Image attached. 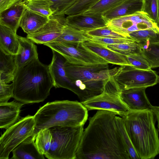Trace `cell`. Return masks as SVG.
<instances>
[{
  "label": "cell",
  "mask_w": 159,
  "mask_h": 159,
  "mask_svg": "<svg viewBox=\"0 0 159 159\" xmlns=\"http://www.w3.org/2000/svg\"><path fill=\"white\" fill-rule=\"evenodd\" d=\"M116 113L99 110L89 118L76 159H130L117 125Z\"/></svg>",
  "instance_id": "6da1fadb"
},
{
  "label": "cell",
  "mask_w": 159,
  "mask_h": 159,
  "mask_svg": "<svg viewBox=\"0 0 159 159\" xmlns=\"http://www.w3.org/2000/svg\"><path fill=\"white\" fill-rule=\"evenodd\" d=\"M12 83L13 98L24 105L43 101L54 87L48 65L38 58L18 68Z\"/></svg>",
  "instance_id": "7a4b0ae2"
},
{
  "label": "cell",
  "mask_w": 159,
  "mask_h": 159,
  "mask_svg": "<svg viewBox=\"0 0 159 159\" xmlns=\"http://www.w3.org/2000/svg\"><path fill=\"white\" fill-rule=\"evenodd\" d=\"M151 110H129L121 117L140 159H153L159 154L158 130Z\"/></svg>",
  "instance_id": "3957f363"
},
{
  "label": "cell",
  "mask_w": 159,
  "mask_h": 159,
  "mask_svg": "<svg viewBox=\"0 0 159 159\" xmlns=\"http://www.w3.org/2000/svg\"><path fill=\"white\" fill-rule=\"evenodd\" d=\"M88 116V110L81 102L68 100L48 102L34 116L35 126L32 136L35 138L41 130L53 126H83Z\"/></svg>",
  "instance_id": "277c9868"
},
{
  "label": "cell",
  "mask_w": 159,
  "mask_h": 159,
  "mask_svg": "<svg viewBox=\"0 0 159 159\" xmlns=\"http://www.w3.org/2000/svg\"><path fill=\"white\" fill-rule=\"evenodd\" d=\"M64 68L73 85L72 92L81 102L101 93L105 81L113 76L118 68L110 69L108 64L80 65L66 61Z\"/></svg>",
  "instance_id": "5b68a950"
},
{
  "label": "cell",
  "mask_w": 159,
  "mask_h": 159,
  "mask_svg": "<svg viewBox=\"0 0 159 159\" xmlns=\"http://www.w3.org/2000/svg\"><path fill=\"white\" fill-rule=\"evenodd\" d=\"M49 129L52 141L50 150L45 156L49 159H76L84 125L53 126Z\"/></svg>",
  "instance_id": "8992f818"
},
{
  "label": "cell",
  "mask_w": 159,
  "mask_h": 159,
  "mask_svg": "<svg viewBox=\"0 0 159 159\" xmlns=\"http://www.w3.org/2000/svg\"><path fill=\"white\" fill-rule=\"evenodd\" d=\"M122 90L112 76L105 81L101 93L81 103L88 111H110L122 117L129 110L121 98Z\"/></svg>",
  "instance_id": "52a82bcc"
},
{
  "label": "cell",
  "mask_w": 159,
  "mask_h": 159,
  "mask_svg": "<svg viewBox=\"0 0 159 159\" xmlns=\"http://www.w3.org/2000/svg\"><path fill=\"white\" fill-rule=\"evenodd\" d=\"M35 126L34 116L29 115L6 129L0 138V159H8L15 148L32 135Z\"/></svg>",
  "instance_id": "ba28073f"
},
{
  "label": "cell",
  "mask_w": 159,
  "mask_h": 159,
  "mask_svg": "<svg viewBox=\"0 0 159 159\" xmlns=\"http://www.w3.org/2000/svg\"><path fill=\"white\" fill-rule=\"evenodd\" d=\"M62 55L68 62L80 65L108 64L104 59L84 48L80 43L54 42L44 44Z\"/></svg>",
  "instance_id": "9c48e42d"
},
{
  "label": "cell",
  "mask_w": 159,
  "mask_h": 159,
  "mask_svg": "<svg viewBox=\"0 0 159 159\" xmlns=\"http://www.w3.org/2000/svg\"><path fill=\"white\" fill-rule=\"evenodd\" d=\"M122 89L147 88L158 83L159 76L152 69L142 70L131 65L121 66L113 76Z\"/></svg>",
  "instance_id": "30bf717a"
},
{
  "label": "cell",
  "mask_w": 159,
  "mask_h": 159,
  "mask_svg": "<svg viewBox=\"0 0 159 159\" xmlns=\"http://www.w3.org/2000/svg\"><path fill=\"white\" fill-rule=\"evenodd\" d=\"M107 26L114 31L129 38V34L134 32L159 29L157 24L143 11L112 19L107 22Z\"/></svg>",
  "instance_id": "8fae6325"
},
{
  "label": "cell",
  "mask_w": 159,
  "mask_h": 159,
  "mask_svg": "<svg viewBox=\"0 0 159 159\" xmlns=\"http://www.w3.org/2000/svg\"><path fill=\"white\" fill-rule=\"evenodd\" d=\"M66 25L65 15H52L42 27L35 32L27 34L26 37L34 43L44 45L57 39Z\"/></svg>",
  "instance_id": "7c38bea8"
},
{
  "label": "cell",
  "mask_w": 159,
  "mask_h": 159,
  "mask_svg": "<svg viewBox=\"0 0 159 159\" xmlns=\"http://www.w3.org/2000/svg\"><path fill=\"white\" fill-rule=\"evenodd\" d=\"M53 56L48 65L49 70L55 88H62L73 91V85L67 76L64 68L65 58L56 51L52 50Z\"/></svg>",
  "instance_id": "4fadbf2b"
},
{
  "label": "cell",
  "mask_w": 159,
  "mask_h": 159,
  "mask_svg": "<svg viewBox=\"0 0 159 159\" xmlns=\"http://www.w3.org/2000/svg\"><path fill=\"white\" fill-rule=\"evenodd\" d=\"M66 18L67 25L85 32L107 25L102 15L82 14L68 15Z\"/></svg>",
  "instance_id": "5bb4252c"
},
{
  "label": "cell",
  "mask_w": 159,
  "mask_h": 159,
  "mask_svg": "<svg viewBox=\"0 0 159 159\" xmlns=\"http://www.w3.org/2000/svg\"><path fill=\"white\" fill-rule=\"evenodd\" d=\"M146 88H140L122 89L121 98L129 110H151L152 105L146 94Z\"/></svg>",
  "instance_id": "9a60e30c"
},
{
  "label": "cell",
  "mask_w": 159,
  "mask_h": 159,
  "mask_svg": "<svg viewBox=\"0 0 159 159\" xmlns=\"http://www.w3.org/2000/svg\"><path fill=\"white\" fill-rule=\"evenodd\" d=\"M82 44L84 48L97 54L109 63L120 66L130 65L125 55L110 50L104 45L89 40L82 43Z\"/></svg>",
  "instance_id": "2e32d148"
},
{
  "label": "cell",
  "mask_w": 159,
  "mask_h": 159,
  "mask_svg": "<svg viewBox=\"0 0 159 159\" xmlns=\"http://www.w3.org/2000/svg\"><path fill=\"white\" fill-rule=\"evenodd\" d=\"M24 105L14 101L0 103V128L7 129L18 121L21 108Z\"/></svg>",
  "instance_id": "e0dca14e"
},
{
  "label": "cell",
  "mask_w": 159,
  "mask_h": 159,
  "mask_svg": "<svg viewBox=\"0 0 159 159\" xmlns=\"http://www.w3.org/2000/svg\"><path fill=\"white\" fill-rule=\"evenodd\" d=\"M19 48L15 55L16 62L18 68L22 67L35 59L38 58L37 47L34 43L27 37L18 35Z\"/></svg>",
  "instance_id": "ac0fdd59"
},
{
  "label": "cell",
  "mask_w": 159,
  "mask_h": 159,
  "mask_svg": "<svg viewBox=\"0 0 159 159\" xmlns=\"http://www.w3.org/2000/svg\"><path fill=\"white\" fill-rule=\"evenodd\" d=\"M26 8L23 1L0 13V25L16 33L21 18Z\"/></svg>",
  "instance_id": "d6986e66"
},
{
  "label": "cell",
  "mask_w": 159,
  "mask_h": 159,
  "mask_svg": "<svg viewBox=\"0 0 159 159\" xmlns=\"http://www.w3.org/2000/svg\"><path fill=\"white\" fill-rule=\"evenodd\" d=\"M35 138L31 136L20 143L12 151L13 159H44V155L39 150Z\"/></svg>",
  "instance_id": "ffe728a7"
},
{
  "label": "cell",
  "mask_w": 159,
  "mask_h": 159,
  "mask_svg": "<svg viewBox=\"0 0 159 159\" xmlns=\"http://www.w3.org/2000/svg\"><path fill=\"white\" fill-rule=\"evenodd\" d=\"M143 0H125L120 5L102 14L107 22L116 18L142 11Z\"/></svg>",
  "instance_id": "44dd1931"
},
{
  "label": "cell",
  "mask_w": 159,
  "mask_h": 159,
  "mask_svg": "<svg viewBox=\"0 0 159 159\" xmlns=\"http://www.w3.org/2000/svg\"><path fill=\"white\" fill-rule=\"evenodd\" d=\"M49 19V17L26 8L21 18L19 27L27 34H30L41 28Z\"/></svg>",
  "instance_id": "7402d4cb"
},
{
  "label": "cell",
  "mask_w": 159,
  "mask_h": 159,
  "mask_svg": "<svg viewBox=\"0 0 159 159\" xmlns=\"http://www.w3.org/2000/svg\"><path fill=\"white\" fill-rule=\"evenodd\" d=\"M17 36L11 29L0 25V50L7 54L17 55L20 45Z\"/></svg>",
  "instance_id": "603a6c76"
},
{
  "label": "cell",
  "mask_w": 159,
  "mask_h": 159,
  "mask_svg": "<svg viewBox=\"0 0 159 159\" xmlns=\"http://www.w3.org/2000/svg\"><path fill=\"white\" fill-rule=\"evenodd\" d=\"M18 68L15 55L6 54L0 50V80L8 84L12 82Z\"/></svg>",
  "instance_id": "cb8c5ba5"
},
{
  "label": "cell",
  "mask_w": 159,
  "mask_h": 159,
  "mask_svg": "<svg viewBox=\"0 0 159 159\" xmlns=\"http://www.w3.org/2000/svg\"><path fill=\"white\" fill-rule=\"evenodd\" d=\"M90 38L86 32L75 29L67 25L61 35L54 42L80 43L89 40Z\"/></svg>",
  "instance_id": "d4e9b609"
},
{
  "label": "cell",
  "mask_w": 159,
  "mask_h": 159,
  "mask_svg": "<svg viewBox=\"0 0 159 159\" xmlns=\"http://www.w3.org/2000/svg\"><path fill=\"white\" fill-rule=\"evenodd\" d=\"M139 44L141 46V54L148 62L151 68L159 67V42H147Z\"/></svg>",
  "instance_id": "484cf974"
},
{
  "label": "cell",
  "mask_w": 159,
  "mask_h": 159,
  "mask_svg": "<svg viewBox=\"0 0 159 159\" xmlns=\"http://www.w3.org/2000/svg\"><path fill=\"white\" fill-rule=\"evenodd\" d=\"M130 38L139 43L159 42V29L150 28L136 31L129 34Z\"/></svg>",
  "instance_id": "4316f807"
},
{
  "label": "cell",
  "mask_w": 159,
  "mask_h": 159,
  "mask_svg": "<svg viewBox=\"0 0 159 159\" xmlns=\"http://www.w3.org/2000/svg\"><path fill=\"white\" fill-rule=\"evenodd\" d=\"M27 8L42 15L49 17L53 15L51 9L53 3L51 0H24Z\"/></svg>",
  "instance_id": "83f0119b"
},
{
  "label": "cell",
  "mask_w": 159,
  "mask_h": 159,
  "mask_svg": "<svg viewBox=\"0 0 159 159\" xmlns=\"http://www.w3.org/2000/svg\"><path fill=\"white\" fill-rule=\"evenodd\" d=\"M125 0H99L83 14L102 15L104 13L115 8Z\"/></svg>",
  "instance_id": "f1b7e54d"
},
{
  "label": "cell",
  "mask_w": 159,
  "mask_h": 159,
  "mask_svg": "<svg viewBox=\"0 0 159 159\" xmlns=\"http://www.w3.org/2000/svg\"><path fill=\"white\" fill-rule=\"evenodd\" d=\"M52 141V136L49 128L40 131L35 137V143L39 151L45 155L50 150Z\"/></svg>",
  "instance_id": "f546056e"
},
{
  "label": "cell",
  "mask_w": 159,
  "mask_h": 159,
  "mask_svg": "<svg viewBox=\"0 0 159 159\" xmlns=\"http://www.w3.org/2000/svg\"><path fill=\"white\" fill-rule=\"evenodd\" d=\"M105 46L110 50L125 55L141 54V45L136 42L109 45Z\"/></svg>",
  "instance_id": "4dcf8cb0"
},
{
  "label": "cell",
  "mask_w": 159,
  "mask_h": 159,
  "mask_svg": "<svg viewBox=\"0 0 159 159\" xmlns=\"http://www.w3.org/2000/svg\"><path fill=\"white\" fill-rule=\"evenodd\" d=\"M116 121L126 150L131 159H140L126 130L123 119L117 116Z\"/></svg>",
  "instance_id": "1f68e13d"
},
{
  "label": "cell",
  "mask_w": 159,
  "mask_h": 159,
  "mask_svg": "<svg viewBox=\"0 0 159 159\" xmlns=\"http://www.w3.org/2000/svg\"><path fill=\"white\" fill-rule=\"evenodd\" d=\"M99 0H77L65 13L68 15L82 14L89 9Z\"/></svg>",
  "instance_id": "d6a6232c"
},
{
  "label": "cell",
  "mask_w": 159,
  "mask_h": 159,
  "mask_svg": "<svg viewBox=\"0 0 159 159\" xmlns=\"http://www.w3.org/2000/svg\"><path fill=\"white\" fill-rule=\"evenodd\" d=\"M125 56L130 65L140 69H152L149 63L141 54H132Z\"/></svg>",
  "instance_id": "836d02e7"
},
{
  "label": "cell",
  "mask_w": 159,
  "mask_h": 159,
  "mask_svg": "<svg viewBox=\"0 0 159 159\" xmlns=\"http://www.w3.org/2000/svg\"><path fill=\"white\" fill-rule=\"evenodd\" d=\"M86 34L90 37L127 38L114 31L107 25L87 31Z\"/></svg>",
  "instance_id": "e575fe53"
},
{
  "label": "cell",
  "mask_w": 159,
  "mask_h": 159,
  "mask_svg": "<svg viewBox=\"0 0 159 159\" xmlns=\"http://www.w3.org/2000/svg\"><path fill=\"white\" fill-rule=\"evenodd\" d=\"M142 11L157 24L158 22L157 0H143Z\"/></svg>",
  "instance_id": "d590c367"
},
{
  "label": "cell",
  "mask_w": 159,
  "mask_h": 159,
  "mask_svg": "<svg viewBox=\"0 0 159 159\" xmlns=\"http://www.w3.org/2000/svg\"><path fill=\"white\" fill-rule=\"evenodd\" d=\"M89 40L105 46L109 45L136 42L133 39L129 38H118L98 37H91Z\"/></svg>",
  "instance_id": "8d00e7d4"
},
{
  "label": "cell",
  "mask_w": 159,
  "mask_h": 159,
  "mask_svg": "<svg viewBox=\"0 0 159 159\" xmlns=\"http://www.w3.org/2000/svg\"><path fill=\"white\" fill-rule=\"evenodd\" d=\"M53 4L51 9L53 15H65L67 10L77 0H51Z\"/></svg>",
  "instance_id": "74e56055"
},
{
  "label": "cell",
  "mask_w": 159,
  "mask_h": 159,
  "mask_svg": "<svg viewBox=\"0 0 159 159\" xmlns=\"http://www.w3.org/2000/svg\"><path fill=\"white\" fill-rule=\"evenodd\" d=\"M13 84L6 83L4 80H0V103L7 102L13 97Z\"/></svg>",
  "instance_id": "f35d334b"
},
{
  "label": "cell",
  "mask_w": 159,
  "mask_h": 159,
  "mask_svg": "<svg viewBox=\"0 0 159 159\" xmlns=\"http://www.w3.org/2000/svg\"><path fill=\"white\" fill-rule=\"evenodd\" d=\"M24 0H0V13Z\"/></svg>",
  "instance_id": "ab89813d"
},
{
  "label": "cell",
  "mask_w": 159,
  "mask_h": 159,
  "mask_svg": "<svg viewBox=\"0 0 159 159\" xmlns=\"http://www.w3.org/2000/svg\"><path fill=\"white\" fill-rule=\"evenodd\" d=\"M151 110L154 113L157 121L158 130L159 131V106H152Z\"/></svg>",
  "instance_id": "60d3db41"
},
{
  "label": "cell",
  "mask_w": 159,
  "mask_h": 159,
  "mask_svg": "<svg viewBox=\"0 0 159 159\" xmlns=\"http://www.w3.org/2000/svg\"><path fill=\"white\" fill-rule=\"evenodd\" d=\"M158 1V22L157 24V26L159 28V0Z\"/></svg>",
  "instance_id": "b9f144b4"
},
{
  "label": "cell",
  "mask_w": 159,
  "mask_h": 159,
  "mask_svg": "<svg viewBox=\"0 0 159 159\" xmlns=\"http://www.w3.org/2000/svg\"><path fill=\"white\" fill-rule=\"evenodd\" d=\"M158 83H159V76L158 77Z\"/></svg>",
  "instance_id": "7bdbcfd3"
}]
</instances>
